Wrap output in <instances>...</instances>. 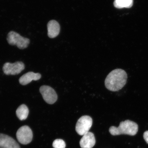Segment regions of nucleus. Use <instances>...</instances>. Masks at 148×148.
Returning <instances> with one entry per match:
<instances>
[{
    "label": "nucleus",
    "instance_id": "obj_1",
    "mask_svg": "<svg viewBox=\"0 0 148 148\" xmlns=\"http://www.w3.org/2000/svg\"><path fill=\"white\" fill-rule=\"evenodd\" d=\"M127 75L125 70L117 69L112 70L105 79V86L109 90L118 91L126 84Z\"/></svg>",
    "mask_w": 148,
    "mask_h": 148
},
{
    "label": "nucleus",
    "instance_id": "obj_2",
    "mask_svg": "<svg viewBox=\"0 0 148 148\" xmlns=\"http://www.w3.org/2000/svg\"><path fill=\"white\" fill-rule=\"evenodd\" d=\"M138 130L137 124L129 120L121 122L118 127L112 126L109 129L110 134L114 136L122 134L134 136L137 133Z\"/></svg>",
    "mask_w": 148,
    "mask_h": 148
},
{
    "label": "nucleus",
    "instance_id": "obj_3",
    "mask_svg": "<svg viewBox=\"0 0 148 148\" xmlns=\"http://www.w3.org/2000/svg\"><path fill=\"white\" fill-rule=\"evenodd\" d=\"M7 40L10 45H16L20 49H26L30 42L29 38H24L13 31H11L8 33Z\"/></svg>",
    "mask_w": 148,
    "mask_h": 148
},
{
    "label": "nucleus",
    "instance_id": "obj_4",
    "mask_svg": "<svg viewBox=\"0 0 148 148\" xmlns=\"http://www.w3.org/2000/svg\"><path fill=\"white\" fill-rule=\"evenodd\" d=\"M92 123V118L88 116H81L77 120L75 126V130L77 134L83 136L88 132Z\"/></svg>",
    "mask_w": 148,
    "mask_h": 148
},
{
    "label": "nucleus",
    "instance_id": "obj_5",
    "mask_svg": "<svg viewBox=\"0 0 148 148\" xmlns=\"http://www.w3.org/2000/svg\"><path fill=\"white\" fill-rule=\"evenodd\" d=\"M16 136L19 143L27 145L32 141L33 136L32 131L28 126H23L18 130Z\"/></svg>",
    "mask_w": 148,
    "mask_h": 148
},
{
    "label": "nucleus",
    "instance_id": "obj_6",
    "mask_svg": "<svg viewBox=\"0 0 148 148\" xmlns=\"http://www.w3.org/2000/svg\"><path fill=\"white\" fill-rule=\"evenodd\" d=\"M25 65L21 62H17L14 63L6 62L3 65V73L7 75H15L21 73L25 69Z\"/></svg>",
    "mask_w": 148,
    "mask_h": 148
},
{
    "label": "nucleus",
    "instance_id": "obj_7",
    "mask_svg": "<svg viewBox=\"0 0 148 148\" xmlns=\"http://www.w3.org/2000/svg\"><path fill=\"white\" fill-rule=\"evenodd\" d=\"M40 91L44 101L49 104H53L58 99L56 92L53 89L49 86H43L40 87Z\"/></svg>",
    "mask_w": 148,
    "mask_h": 148
},
{
    "label": "nucleus",
    "instance_id": "obj_8",
    "mask_svg": "<svg viewBox=\"0 0 148 148\" xmlns=\"http://www.w3.org/2000/svg\"><path fill=\"white\" fill-rule=\"evenodd\" d=\"M0 148H20L14 138L5 134H0Z\"/></svg>",
    "mask_w": 148,
    "mask_h": 148
},
{
    "label": "nucleus",
    "instance_id": "obj_9",
    "mask_svg": "<svg viewBox=\"0 0 148 148\" xmlns=\"http://www.w3.org/2000/svg\"><path fill=\"white\" fill-rule=\"evenodd\" d=\"M96 140L93 133L88 132L83 135L79 141L81 148H92L95 145Z\"/></svg>",
    "mask_w": 148,
    "mask_h": 148
},
{
    "label": "nucleus",
    "instance_id": "obj_10",
    "mask_svg": "<svg viewBox=\"0 0 148 148\" xmlns=\"http://www.w3.org/2000/svg\"><path fill=\"white\" fill-rule=\"evenodd\" d=\"M48 36L50 38H54L58 36L60 31V24L55 20H51L47 25Z\"/></svg>",
    "mask_w": 148,
    "mask_h": 148
},
{
    "label": "nucleus",
    "instance_id": "obj_11",
    "mask_svg": "<svg viewBox=\"0 0 148 148\" xmlns=\"http://www.w3.org/2000/svg\"><path fill=\"white\" fill-rule=\"evenodd\" d=\"M41 77V75L39 73H35L33 72H29L24 74L20 77L19 82L20 84L25 86L29 84L32 81L39 80Z\"/></svg>",
    "mask_w": 148,
    "mask_h": 148
},
{
    "label": "nucleus",
    "instance_id": "obj_12",
    "mask_svg": "<svg viewBox=\"0 0 148 148\" xmlns=\"http://www.w3.org/2000/svg\"><path fill=\"white\" fill-rule=\"evenodd\" d=\"M29 110L28 108L25 104H22L18 107L16 111V114L18 119L20 120H25L28 116Z\"/></svg>",
    "mask_w": 148,
    "mask_h": 148
},
{
    "label": "nucleus",
    "instance_id": "obj_13",
    "mask_svg": "<svg viewBox=\"0 0 148 148\" xmlns=\"http://www.w3.org/2000/svg\"><path fill=\"white\" fill-rule=\"evenodd\" d=\"M133 0H115L114 4L117 8H130L132 6Z\"/></svg>",
    "mask_w": 148,
    "mask_h": 148
},
{
    "label": "nucleus",
    "instance_id": "obj_14",
    "mask_svg": "<svg viewBox=\"0 0 148 148\" xmlns=\"http://www.w3.org/2000/svg\"><path fill=\"white\" fill-rule=\"evenodd\" d=\"M53 146L54 148H65L66 145L63 140L57 139L53 142Z\"/></svg>",
    "mask_w": 148,
    "mask_h": 148
},
{
    "label": "nucleus",
    "instance_id": "obj_15",
    "mask_svg": "<svg viewBox=\"0 0 148 148\" xmlns=\"http://www.w3.org/2000/svg\"><path fill=\"white\" fill-rule=\"evenodd\" d=\"M143 138L144 140L148 144V131H146L143 134Z\"/></svg>",
    "mask_w": 148,
    "mask_h": 148
}]
</instances>
